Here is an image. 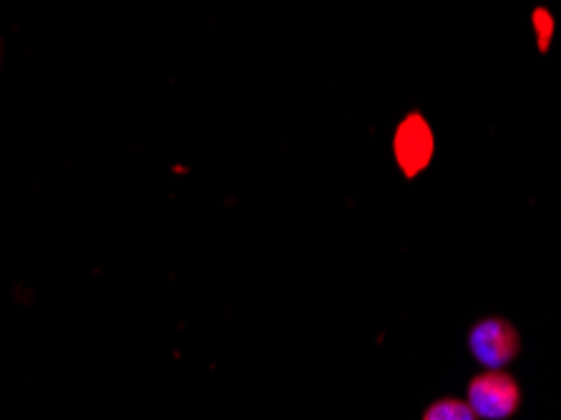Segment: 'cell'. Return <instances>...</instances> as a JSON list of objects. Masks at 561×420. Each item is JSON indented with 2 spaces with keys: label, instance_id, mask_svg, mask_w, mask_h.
I'll return each mask as SVG.
<instances>
[{
  "label": "cell",
  "instance_id": "6da1fadb",
  "mask_svg": "<svg viewBox=\"0 0 561 420\" xmlns=\"http://www.w3.org/2000/svg\"><path fill=\"white\" fill-rule=\"evenodd\" d=\"M518 402H522V390L508 373H481L469 385V408L476 418L506 420L516 413Z\"/></svg>",
  "mask_w": 561,
  "mask_h": 420
},
{
  "label": "cell",
  "instance_id": "7a4b0ae2",
  "mask_svg": "<svg viewBox=\"0 0 561 420\" xmlns=\"http://www.w3.org/2000/svg\"><path fill=\"white\" fill-rule=\"evenodd\" d=\"M469 348L473 357L489 371H501L518 353V336L512 322L501 317H486L481 320L469 336Z\"/></svg>",
  "mask_w": 561,
  "mask_h": 420
},
{
  "label": "cell",
  "instance_id": "3957f363",
  "mask_svg": "<svg viewBox=\"0 0 561 420\" xmlns=\"http://www.w3.org/2000/svg\"><path fill=\"white\" fill-rule=\"evenodd\" d=\"M433 134L421 116H411L396 134V159L405 177H415L431 164Z\"/></svg>",
  "mask_w": 561,
  "mask_h": 420
},
{
  "label": "cell",
  "instance_id": "277c9868",
  "mask_svg": "<svg viewBox=\"0 0 561 420\" xmlns=\"http://www.w3.org/2000/svg\"><path fill=\"white\" fill-rule=\"evenodd\" d=\"M423 420H479L469 408V402L456 400V398H444L436 400L433 406L423 413Z\"/></svg>",
  "mask_w": 561,
  "mask_h": 420
}]
</instances>
